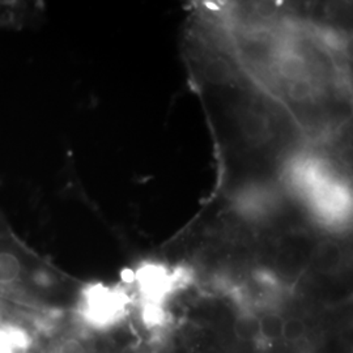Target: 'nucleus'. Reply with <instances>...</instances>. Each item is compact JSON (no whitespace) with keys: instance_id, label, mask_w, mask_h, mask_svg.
Instances as JSON below:
<instances>
[{"instance_id":"39448f33","label":"nucleus","mask_w":353,"mask_h":353,"mask_svg":"<svg viewBox=\"0 0 353 353\" xmlns=\"http://www.w3.org/2000/svg\"><path fill=\"white\" fill-rule=\"evenodd\" d=\"M30 341L29 334L20 325L0 330V353H28Z\"/></svg>"},{"instance_id":"9b49d317","label":"nucleus","mask_w":353,"mask_h":353,"mask_svg":"<svg viewBox=\"0 0 353 353\" xmlns=\"http://www.w3.org/2000/svg\"><path fill=\"white\" fill-rule=\"evenodd\" d=\"M141 322L147 328L161 327L165 323V312L163 305L141 303Z\"/></svg>"},{"instance_id":"f257e3e1","label":"nucleus","mask_w":353,"mask_h":353,"mask_svg":"<svg viewBox=\"0 0 353 353\" xmlns=\"http://www.w3.org/2000/svg\"><path fill=\"white\" fill-rule=\"evenodd\" d=\"M58 279L12 237H0V299L42 307Z\"/></svg>"},{"instance_id":"f03ea898","label":"nucleus","mask_w":353,"mask_h":353,"mask_svg":"<svg viewBox=\"0 0 353 353\" xmlns=\"http://www.w3.org/2000/svg\"><path fill=\"white\" fill-rule=\"evenodd\" d=\"M128 299L121 290L93 285L83 292L79 314L89 327L103 331L118 325L126 316Z\"/></svg>"},{"instance_id":"9d476101","label":"nucleus","mask_w":353,"mask_h":353,"mask_svg":"<svg viewBox=\"0 0 353 353\" xmlns=\"http://www.w3.org/2000/svg\"><path fill=\"white\" fill-rule=\"evenodd\" d=\"M50 353H89L88 344L76 335H65L52 344Z\"/></svg>"},{"instance_id":"7ed1b4c3","label":"nucleus","mask_w":353,"mask_h":353,"mask_svg":"<svg viewBox=\"0 0 353 353\" xmlns=\"http://www.w3.org/2000/svg\"><path fill=\"white\" fill-rule=\"evenodd\" d=\"M143 303L163 305L174 288V278L160 265H147L138 272Z\"/></svg>"},{"instance_id":"0eeeda50","label":"nucleus","mask_w":353,"mask_h":353,"mask_svg":"<svg viewBox=\"0 0 353 353\" xmlns=\"http://www.w3.org/2000/svg\"><path fill=\"white\" fill-rule=\"evenodd\" d=\"M233 334L242 343H258L259 341V323L258 316L252 310H241L233 323Z\"/></svg>"},{"instance_id":"6e6552de","label":"nucleus","mask_w":353,"mask_h":353,"mask_svg":"<svg viewBox=\"0 0 353 353\" xmlns=\"http://www.w3.org/2000/svg\"><path fill=\"white\" fill-rule=\"evenodd\" d=\"M259 323V341L261 343H275L281 341L284 318L276 312H267L263 316H258Z\"/></svg>"},{"instance_id":"f8f14e48","label":"nucleus","mask_w":353,"mask_h":353,"mask_svg":"<svg viewBox=\"0 0 353 353\" xmlns=\"http://www.w3.org/2000/svg\"><path fill=\"white\" fill-rule=\"evenodd\" d=\"M229 68L227 62L214 59L205 65V75L211 81H225L230 75Z\"/></svg>"},{"instance_id":"1a4fd4ad","label":"nucleus","mask_w":353,"mask_h":353,"mask_svg":"<svg viewBox=\"0 0 353 353\" xmlns=\"http://www.w3.org/2000/svg\"><path fill=\"white\" fill-rule=\"evenodd\" d=\"M307 332V326L300 318H288L284 319L283 325V334L281 341H285L287 344H297L299 341H303Z\"/></svg>"},{"instance_id":"20e7f679","label":"nucleus","mask_w":353,"mask_h":353,"mask_svg":"<svg viewBox=\"0 0 353 353\" xmlns=\"http://www.w3.org/2000/svg\"><path fill=\"white\" fill-rule=\"evenodd\" d=\"M344 263V254L335 242L325 241L318 243L312 254V265L316 272L322 275L338 274Z\"/></svg>"},{"instance_id":"423d86ee","label":"nucleus","mask_w":353,"mask_h":353,"mask_svg":"<svg viewBox=\"0 0 353 353\" xmlns=\"http://www.w3.org/2000/svg\"><path fill=\"white\" fill-rule=\"evenodd\" d=\"M241 128L246 138L252 141H265L270 137L268 123L263 114L255 110L243 112L240 118Z\"/></svg>"}]
</instances>
